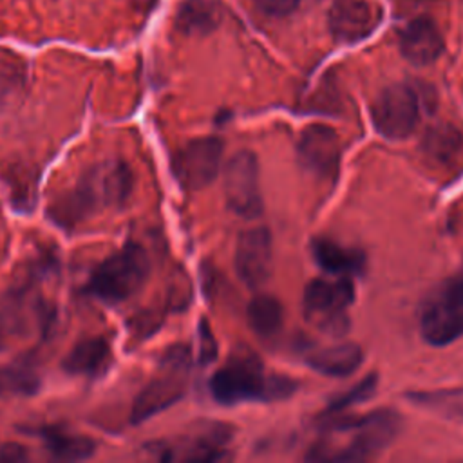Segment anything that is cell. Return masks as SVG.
<instances>
[{
  "label": "cell",
  "mask_w": 463,
  "mask_h": 463,
  "mask_svg": "<svg viewBox=\"0 0 463 463\" xmlns=\"http://www.w3.org/2000/svg\"><path fill=\"white\" fill-rule=\"evenodd\" d=\"M27 459V452L22 445L18 443H4L0 447V461L5 463H14V461H24Z\"/></svg>",
  "instance_id": "f546056e"
},
{
  "label": "cell",
  "mask_w": 463,
  "mask_h": 463,
  "mask_svg": "<svg viewBox=\"0 0 463 463\" xmlns=\"http://www.w3.org/2000/svg\"><path fill=\"white\" fill-rule=\"evenodd\" d=\"M364 353L353 342H342L335 345H326L311 351L307 354V365L313 367L317 373L340 378L353 374L362 364Z\"/></svg>",
  "instance_id": "d6986e66"
},
{
  "label": "cell",
  "mask_w": 463,
  "mask_h": 463,
  "mask_svg": "<svg viewBox=\"0 0 463 463\" xmlns=\"http://www.w3.org/2000/svg\"><path fill=\"white\" fill-rule=\"evenodd\" d=\"M374 128L387 139H405L420 121V99L412 87L396 83L385 87L371 105Z\"/></svg>",
  "instance_id": "9c48e42d"
},
{
  "label": "cell",
  "mask_w": 463,
  "mask_h": 463,
  "mask_svg": "<svg viewBox=\"0 0 463 463\" xmlns=\"http://www.w3.org/2000/svg\"><path fill=\"white\" fill-rule=\"evenodd\" d=\"M110 364V344L103 336H89L74 344V347L65 354L61 367L69 374L96 378L105 374Z\"/></svg>",
  "instance_id": "e0dca14e"
},
{
  "label": "cell",
  "mask_w": 463,
  "mask_h": 463,
  "mask_svg": "<svg viewBox=\"0 0 463 463\" xmlns=\"http://www.w3.org/2000/svg\"><path fill=\"white\" fill-rule=\"evenodd\" d=\"M407 398L414 402L418 407H425L447 418L463 420V387L429 392H411Z\"/></svg>",
  "instance_id": "cb8c5ba5"
},
{
  "label": "cell",
  "mask_w": 463,
  "mask_h": 463,
  "mask_svg": "<svg viewBox=\"0 0 463 463\" xmlns=\"http://www.w3.org/2000/svg\"><path fill=\"white\" fill-rule=\"evenodd\" d=\"M40 389L38 373L27 364L0 367V396H29Z\"/></svg>",
  "instance_id": "d4e9b609"
},
{
  "label": "cell",
  "mask_w": 463,
  "mask_h": 463,
  "mask_svg": "<svg viewBox=\"0 0 463 463\" xmlns=\"http://www.w3.org/2000/svg\"><path fill=\"white\" fill-rule=\"evenodd\" d=\"M199 338H201V349H199V356H201V364H208L210 360L215 358L217 354V345L215 340L212 336L210 327L206 326V322L203 320L199 326Z\"/></svg>",
  "instance_id": "f1b7e54d"
},
{
  "label": "cell",
  "mask_w": 463,
  "mask_h": 463,
  "mask_svg": "<svg viewBox=\"0 0 463 463\" xmlns=\"http://www.w3.org/2000/svg\"><path fill=\"white\" fill-rule=\"evenodd\" d=\"M421 150L430 161H436L439 165L450 163L463 150V136L454 125H432L421 139Z\"/></svg>",
  "instance_id": "7402d4cb"
},
{
  "label": "cell",
  "mask_w": 463,
  "mask_h": 463,
  "mask_svg": "<svg viewBox=\"0 0 463 463\" xmlns=\"http://www.w3.org/2000/svg\"><path fill=\"white\" fill-rule=\"evenodd\" d=\"M383 11L373 0H335L327 13L331 34L340 43H356L380 25Z\"/></svg>",
  "instance_id": "7c38bea8"
},
{
  "label": "cell",
  "mask_w": 463,
  "mask_h": 463,
  "mask_svg": "<svg viewBox=\"0 0 463 463\" xmlns=\"http://www.w3.org/2000/svg\"><path fill=\"white\" fill-rule=\"evenodd\" d=\"M420 331L430 345H447L463 336V280L458 275L427 298L420 313Z\"/></svg>",
  "instance_id": "8992f818"
},
{
  "label": "cell",
  "mask_w": 463,
  "mask_h": 463,
  "mask_svg": "<svg viewBox=\"0 0 463 463\" xmlns=\"http://www.w3.org/2000/svg\"><path fill=\"white\" fill-rule=\"evenodd\" d=\"M311 253L315 262L331 275L349 277L360 275L365 269V255L356 248H347L327 237L315 239L311 242Z\"/></svg>",
  "instance_id": "ac0fdd59"
},
{
  "label": "cell",
  "mask_w": 463,
  "mask_h": 463,
  "mask_svg": "<svg viewBox=\"0 0 463 463\" xmlns=\"http://www.w3.org/2000/svg\"><path fill=\"white\" fill-rule=\"evenodd\" d=\"M402 418L392 409H378L367 414L344 416L331 414L324 421V430L347 432L349 439L336 449L326 450L318 461H365L380 454L398 436Z\"/></svg>",
  "instance_id": "3957f363"
},
{
  "label": "cell",
  "mask_w": 463,
  "mask_h": 463,
  "mask_svg": "<svg viewBox=\"0 0 463 463\" xmlns=\"http://www.w3.org/2000/svg\"><path fill=\"white\" fill-rule=\"evenodd\" d=\"M248 322L260 336H273L282 326V304L268 293L255 295L248 304Z\"/></svg>",
  "instance_id": "603a6c76"
},
{
  "label": "cell",
  "mask_w": 463,
  "mask_h": 463,
  "mask_svg": "<svg viewBox=\"0 0 463 463\" xmlns=\"http://www.w3.org/2000/svg\"><path fill=\"white\" fill-rule=\"evenodd\" d=\"M232 438L233 429L226 423L197 421L177 439L154 443L148 450L163 461H213L222 458Z\"/></svg>",
  "instance_id": "52a82bcc"
},
{
  "label": "cell",
  "mask_w": 463,
  "mask_h": 463,
  "mask_svg": "<svg viewBox=\"0 0 463 463\" xmlns=\"http://www.w3.org/2000/svg\"><path fill=\"white\" fill-rule=\"evenodd\" d=\"M224 197L228 208L246 219L262 212L259 161L250 150L235 152L224 168Z\"/></svg>",
  "instance_id": "30bf717a"
},
{
  "label": "cell",
  "mask_w": 463,
  "mask_h": 463,
  "mask_svg": "<svg viewBox=\"0 0 463 463\" xmlns=\"http://www.w3.org/2000/svg\"><path fill=\"white\" fill-rule=\"evenodd\" d=\"M156 0H128V4L134 7V9H139V11H148L152 9Z\"/></svg>",
  "instance_id": "4dcf8cb0"
},
{
  "label": "cell",
  "mask_w": 463,
  "mask_h": 463,
  "mask_svg": "<svg viewBox=\"0 0 463 463\" xmlns=\"http://www.w3.org/2000/svg\"><path fill=\"white\" fill-rule=\"evenodd\" d=\"M148 273L146 250L137 242H128L90 273L85 291L105 304H119L141 289Z\"/></svg>",
  "instance_id": "277c9868"
},
{
  "label": "cell",
  "mask_w": 463,
  "mask_h": 463,
  "mask_svg": "<svg viewBox=\"0 0 463 463\" xmlns=\"http://www.w3.org/2000/svg\"><path fill=\"white\" fill-rule=\"evenodd\" d=\"M295 391V380L282 374H266L260 360L244 349H237L210 380V392L222 405L253 400L275 402L291 396Z\"/></svg>",
  "instance_id": "7a4b0ae2"
},
{
  "label": "cell",
  "mask_w": 463,
  "mask_h": 463,
  "mask_svg": "<svg viewBox=\"0 0 463 463\" xmlns=\"http://www.w3.org/2000/svg\"><path fill=\"white\" fill-rule=\"evenodd\" d=\"M190 349L183 344L170 345L157 365V373L134 398L130 421L143 423L183 398L188 382Z\"/></svg>",
  "instance_id": "5b68a950"
},
{
  "label": "cell",
  "mask_w": 463,
  "mask_h": 463,
  "mask_svg": "<svg viewBox=\"0 0 463 463\" xmlns=\"http://www.w3.org/2000/svg\"><path fill=\"white\" fill-rule=\"evenodd\" d=\"M400 52L412 65H430L443 52V36L436 22L427 16L412 18L400 33Z\"/></svg>",
  "instance_id": "9a60e30c"
},
{
  "label": "cell",
  "mask_w": 463,
  "mask_h": 463,
  "mask_svg": "<svg viewBox=\"0 0 463 463\" xmlns=\"http://www.w3.org/2000/svg\"><path fill=\"white\" fill-rule=\"evenodd\" d=\"M253 2L262 14L271 18H284L291 14L300 4V0H253Z\"/></svg>",
  "instance_id": "83f0119b"
},
{
  "label": "cell",
  "mask_w": 463,
  "mask_h": 463,
  "mask_svg": "<svg viewBox=\"0 0 463 463\" xmlns=\"http://www.w3.org/2000/svg\"><path fill=\"white\" fill-rule=\"evenodd\" d=\"M40 434L43 438L45 449L54 459L80 461L90 458L96 450V443L89 436L72 434L61 427H45Z\"/></svg>",
  "instance_id": "44dd1931"
},
{
  "label": "cell",
  "mask_w": 463,
  "mask_h": 463,
  "mask_svg": "<svg viewBox=\"0 0 463 463\" xmlns=\"http://www.w3.org/2000/svg\"><path fill=\"white\" fill-rule=\"evenodd\" d=\"M222 22V5L217 0H186L175 13V29L188 36H204Z\"/></svg>",
  "instance_id": "ffe728a7"
},
{
  "label": "cell",
  "mask_w": 463,
  "mask_h": 463,
  "mask_svg": "<svg viewBox=\"0 0 463 463\" xmlns=\"http://www.w3.org/2000/svg\"><path fill=\"white\" fill-rule=\"evenodd\" d=\"M221 157L222 141L219 137H195L175 152L172 170L184 190H203L217 177Z\"/></svg>",
  "instance_id": "8fae6325"
},
{
  "label": "cell",
  "mask_w": 463,
  "mask_h": 463,
  "mask_svg": "<svg viewBox=\"0 0 463 463\" xmlns=\"http://www.w3.org/2000/svg\"><path fill=\"white\" fill-rule=\"evenodd\" d=\"M132 190V172L123 161H107L89 168L78 183L56 201H52L51 217L67 226H78L99 210L127 201Z\"/></svg>",
  "instance_id": "6da1fadb"
},
{
  "label": "cell",
  "mask_w": 463,
  "mask_h": 463,
  "mask_svg": "<svg viewBox=\"0 0 463 463\" xmlns=\"http://www.w3.org/2000/svg\"><path fill=\"white\" fill-rule=\"evenodd\" d=\"M376 374H369L367 378L360 380L356 385H353L349 391H345L344 394H338L336 398H333L326 409V414L331 416V414H340L344 412L347 407L354 405V403H360V402H365L369 400L374 391H376Z\"/></svg>",
  "instance_id": "484cf974"
},
{
  "label": "cell",
  "mask_w": 463,
  "mask_h": 463,
  "mask_svg": "<svg viewBox=\"0 0 463 463\" xmlns=\"http://www.w3.org/2000/svg\"><path fill=\"white\" fill-rule=\"evenodd\" d=\"M354 300V286L347 277L313 279L304 289V313L320 329L342 335L347 327V306Z\"/></svg>",
  "instance_id": "ba28073f"
},
{
  "label": "cell",
  "mask_w": 463,
  "mask_h": 463,
  "mask_svg": "<svg viewBox=\"0 0 463 463\" xmlns=\"http://www.w3.org/2000/svg\"><path fill=\"white\" fill-rule=\"evenodd\" d=\"M271 260L273 246L268 228L257 226L241 233L235 248V269L246 286H262L271 273Z\"/></svg>",
  "instance_id": "5bb4252c"
},
{
  "label": "cell",
  "mask_w": 463,
  "mask_h": 463,
  "mask_svg": "<svg viewBox=\"0 0 463 463\" xmlns=\"http://www.w3.org/2000/svg\"><path fill=\"white\" fill-rule=\"evenodd\" d=\"M461 280H463V268H461V271H459V275H458Z\"/></svg>",
  "instance_id": "1f68e13d"
},
{
  "label": "cell",
  "mask_w": 463,
  "mask_h": 463,
  "mask_svg": "<svg viewBox=\"0 0 463 463\" xmlns=\"http://www.w3.org/2000/svg\"><path fill=\"white\" fill-rule=\"evenodd\" d=\"M297 156L302 166L317 177H335L340 166V139L327 125H307L298 136Z\"/></svg>",
  "instance_id": "4fadbf2b"
},
{
  "label": "cell",
  "mask_w": 463,
  "mask_h": 463,
  "mask_svg": "<svg viewBox=\"0 0 463 463\" xmlns=\"http://www.w3.org/2000/svg\"><path fill=\"white\" fill-rule=\"evenodd\" d=\"M22 81V69L14 56L0 52V96L11 92Z\"/></svg>",
  "instance_id": "4316f807"
},
{
  "label": "cell",
  "mask_w": 463,
  "mask_h": 463,
  "mask_svg": "<svg viewBox=\"0 0 463 463\" xmlns=\"http://www.w3.org/2000/svg\"><path fill=\"white\" fill-rule=\"evenodd\" d=\"M31 295H27V288L11 289L0 300V351L5 349L9 340L27 335L31 329V320H43V313H40L42 304L29 306Z\"/></svg>",
  "instance_id": "2e32d148"
}]
</instances>
